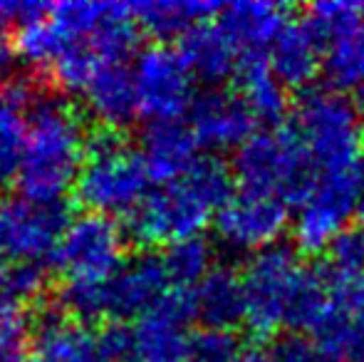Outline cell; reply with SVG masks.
<instances>
[{"mask_svg":"<svg viewBox=\"0 0 364 362\" xmlns=\"http://www.w3.org/2000/svg\"><path fill=\"white\" fill-rule=\"evenodd\" d=\"M25 154L20 169L23 193L38 201H63L77 183L90 134L68 100L48 92L30 95L25 105Z\"/></svg>","mask_w":364,"mask_h":362,"instance_id":"cell-1","label":"cell"},{"mask_svg":"<svg viewBox=\"0 0 364 362\" xmlns=\"http://www.w3.org/2000/svg\"><path fill=\"white\" fill-rule=\"evenodd\" d=\"M245 320L255 335H275L280 328L310 330L325 303L320 271H310L283 246L255 253L243 271Z\"/></svg>","mask_w":364,"mask_h":362,"instance_id":"cell-2","label":"cell"},{"mask_svg":"<svg viewBox=\"0 0 364 362\" xmlns=\"http://www.w3.org/2000/svg\"><path fill=\"white\" fill-rule=\"evenodd\" d=\"M230 196V171L218 159H201L183 179L151 188L127 221V233L141 246H173L196 238Z\"/></svg>","mask_w":364,"mask_h":362,"instance_id":"cell-3","label":"cell"},{"mask_svg":"<svg viewBox=\"0 0 364 362\" xmlns=\"http://www.w3.org/2000/svg\"><path fill=\"white\" fill-rule=\"evenodd\" d=\"M144 159L114 129H97L87 142V156L75 183V196L90 213L132 216L151 193Z\"/></svg>","mask_w":364,"mask_h":362,"instance_id":"cell-4","label":"cell"},{"mask_svg":"<svg viewBox=\"0 0 364 362\" xmlns=\"http://www.w3.org/2000/svg\"><path fill=\"white\" fill-rule=\"evenodd\" d=\"M292 132L317 174L364 166V124L355 100L337 90H310L292 117Z\"/></svg>","mask_w":364,"mask_h":362,"instance_id":"cell-5","label":"cell"},{"mask_svg":"<svg viewBox=\"0 0 364 362\" xmlns=\"http://www.w3.org/2000/svg\"><path fill=\"white\" fill-rule=\"evenodd\" d=\"M235 179L248 191L273 193L300 206L315 186V166L292 129H265L238 149Z\"/></svg>","mask_w":364,"mask_h":362,"instance_id":"cell-6","label":"cell"},{"mask_svg":"<svg viewBox=\"0 0 364 362\" xmlns=\"http://www.w3.org/2000/svg\"><path fill=\"white\" fill-rule=\"evenodd\" d=\"M364 201V166L315 176L310 196L297 206L292 236L305 253H322L345 233Z\"/></svg>","mask_w":364,"mask_h":362,"instance_id":"cell-7","label":"cell"},{"mask_svg":"<svg viewBox=\"0 0 364 362\" xmlns=\"http://www.w3.org/2000/svg\"><path fill=\"white\" fill-rule=\"evenodd\" d=\"M70 216L65 201H38L25 193L0 196V258L20 263H40L58 251Z\"/></svg>","mask_w":364,"mask_h":362,"instance_id":"cell-8","label":"cell"},{"mask_svg":"<svg viewBox=\"0 0 364 362\" xmlns=\"http://www.w3.org/2000/svg\"><path fill=\"white\" fill-rule=\"evenodd\" d=\"M50 15L68 40L85 45L105 65H124L139 43V23L129 3H55Z\"/></svg>","mask_w":364,"mask_h":362,"instance_id":"cell-9","label":"cell"},{"mask_svg":"<svg viewBox=\"0 0 364 362\" xmlns=\"http://www.w3.org/2000/svg\"><path fill=\"white\" fill-rule=\"evenodd\" d=\"M127 236L122 226L102 213H82L70 221L55 263L68 283H107L124 266Z\"/></svg>","mask_w":364,"mask_h":362,"instance_id":"cell-10","label":"cell"},{"mask_svg":"<svg viewBox=\"0 0 364 362\" xmlns=\"http://www.w3.org/2000/svg\"><path fill=\"white\" fill-rule=\"evenodd\" d=\"M325 303L310 333L332 362H364V271L320 268Z\"/></svg>","mask_w":364,"mask_h":362,"instance_id":"cell-11","label":"cell"},{"mask_svg":"<svg viewBox=\"0 0 364 362\" xmlns=\"http://www.w3.org/2000/svg\"><path fill=\"white\" fill-rule=\"evenodd\" d=\"M139 115L149 122H178L193 107V75L181 53L166 45H151L134 58L132 68Z\"/></svg>","mask_w":364,"mask_h":362,"instance_id":"cell-12","label":"cell"},{"mask_svg":"<svg viewBox=\"0 0 364 362\" xmlns=\"http://www.w3.org/2000/svg\"><path fill=\"white\" fill-rule=\"evenodd\" d=\"M216 233L225 248L238 253H263L275 246L288 228V201L273 193L240 188L216 213Z\"/></svg>","mask_w":364,"mask_h":362,"instance_id":"cell-13","label":"cell"},{"mask_svg":"<svg viewBox=\"0 0 364 362\" xmlns=\"http://www.w3.org/2000/svg\"><path fill=\"white\" fill-rule=\"evenodd\" d=\"M193 303L188 290H173L161 305L134 323L132 358L136 362H186L191 348Z\"/></svg>","mask_w":364,"mask_h":362,"instance_id":"cell-14","label":"cell"},{"mask_svg":"<svg viewBox=\"0 0 364 362\" xmlns=\"http://www.w3.org/2000/svg\"><path fill=\"white\" fill-rule=\"evenodd\" d=\"M168 288H171V280H168L164 258H127L124 266L107 280V318H144L171 295Z\"/></svg>","mask_w":364,"mask_h":362,"instance_id":"cell-15","label":"cell"},{"mask_svg":"<svg viewBox=\"0 0 364 362\" xmlns=\"http://www.w3.org/2000/svg\"><path fill=\"white\" fill-rule=\"evenodd\" d=\"M255 119L243 97L223 90L201 95L191 107V132L206 149H240L253 137Z\"/></svg>","mask_w":364,"mask_h":362,"instance_id":"cell-16","label":"cell"},{"mask_svg":"<svg viewBox=\"0 0 364 362\" xmlns=\"http://www.w3.org/2000/svg\"><path fill=\"white\" fill-rule=\"evenodd\" d=\"M216 20L233 40L240 58H263L265 50L273 48L290 25L288 5L270 0H240L223 5Z\"/></svg>","mask_w":364,"mask_h":362,"instance_id":"cell-17","label":"cell"},{"mask_svg":"<svg viewBox=\"0 0 364 362\" xmlns=\"http://www.w3.org/2000/svg\"><path fill=\"white\" fill-rule=\"evenodd\" d=\"M33 362H112L105 335L70 315H45L33 335Z\"/></svg>","mask_w":364,"mask_h":362,"instance_id":"cell-18","label":"cell"},{"mask_svg":"<svg viewBox=\"0 0 364 362\" xmlns=\"http://www.w3.org/2000/svg\"><path fill=\"white\" fill-rule=\"evenodd\" d=\"M198 142L191 127L181 122H154L141 137V159H144L154 183H173L198 164Z\"/></svg>","mask_w":364,"mask_h":362,"instance_id":"cell-19","label":"cell"},{"mask_svg":"<svg viewBox=\"0 0 364 362\" xmlns=\"http://www.w3.org/2000/svg\"><path fill=\"white\" fill-rule=\"evenodd\" d=\"M85 107L102 124V129L119 132L139 115L134 78L124 65H102L80 92Z\"/></svg>","mask_w":364,"mask_h":362,"instance_id":"cell-20","label":"cell"},{"mask_svg":"<svg viewBox=\"0 0 364 362\" xmlns=\"http://www.w3.org/2000/svg\"><path fill=\"white\" fill-rule=\"evenodd\" d=\"M178 53H181L183 63L191 70L193 78L208 85L225 82L238 73L240 65L238 48L218 23H203L198 28L188 30L181 38Z\"/></svg>","mask_w":364,"mask_h":362,"instance_id":"cell-21","label":"cell"},{"mask_svg":"<svg viewBox=\"0 0 364 362\" xmlns=\"http://www.w3.org/2000/svg\"><path fill=\"white\" fill-rule=\"evenodd\" d=\"M268 63L285 87H305L325 65V43L312 33L305 20L290 23L270 48Z\"/></svg>","mask_w":364,"mask_h":362,"instance_id":"cell-22","label":"cell"},{"mask_svg":"<svg viewBox=\"0 0 364 362\" xmlns=\"http://www.w3.org/2000/svg\"><path fill=\"white\" fill-rule=\"evenodd\" d=\"M193 315L208 330H230L245 320L243 278L230 268H213L191 290Z\"/></svg>","mask_w":364,"mask_h":362,"instance_id":"cell-23","label":"cell"},{"mask_svg":"<svg viewBox=\"0 0 364 362\" xmlns=\"http://www.w3.org/2000/svg\"><path fill=\"white\" fill-rule=\"evenodd\" d=\"M238 85L245 107L253 115L255 124H278L288 112L285 85L275 78L273 68L265 58H240Z\"/></svg>","mask_w":364,"mask_h":362,"instance_id":"cell-24","label":"cell"},{"mask_svg":"<svg viewBox=\"0 0 364 362\" xmlns=\"http://www.w3.org/2000/svg\"><path fill=\"white\" fill-rule=\"evenodd\" d=\"M134 18L141 30L159 40L183 38L188 30L206 23L220 13L223 5L208 0H156V3H134Z\"/></svg>","mask_w":364,"mask_h":362,"instance_id":"cell-25","label":"cell"},{"mask_svg":"<svg viewBox=\"0 0 364 362\" xmlns=\"http://www.w3.org/2000/svg\"><path fill=\"white\" fill-rule=\"evenodd\" d=\"M28 92L15 90L8 100L0 102V193L13 181H20L25 154V105H28Z\"/></svg>","mask_w":364,"mask_h":362,"instance_id":"cell-26","label":"cell"},{"mask_svg":"<svg viewBox=\"0 0 364 362\" xmlns=\"http://www.w3.org/2000/svg\"><path fill=\"white\" fill-rule=\"evenodd\" d=\"M322 70L337 90L357 92L364 87V20L355 30L325 45Z\"/></svg>","mask_w":364,"mask_h":362,"instance_id":"cell-27","label":"cell"},{"mask_svg":"<svg viewBox=\"0 0 364 362\" xmlns=\"http://www.w3.org/2000/svg\"><path fill=\"white\" fill-rule=\"evenodd\" d=\"M168 280L176 290L196 288L208 273L213 271V248L203 236L186 238L166 248L164 253Z\"/></svg>","mask_w":364,"mask_h":362,"instance_id":"cell-28","label":"cell"},{"mask_svg":"<svg viewBox=\"0 0 364 362\" xmlns=\"http://www.w3.org/2000/svg\"><path fill=\"white\" fill-rule=\"evenodd\" d=\"M362 20L364 3H355V0H322V3H315L307 8L305 23L327 45L332 40L347 35L350 30H355Z\"/></svg>","mask_w":364,"mask_h":362,"instance_id":"cell-29","label":"cell"},{"mask_svg":"<svg viewBox=\"0 0 364 362\" xmlns=\"http://www.w3.org/2000/svg\"><path fill=\"white\" fill-rule=\"evenodd\" d=\"M33 335L25 305L0 298V362H33Z\"/></svg>","mask_w":364,"mask_h":362,"instance_id":"cell-30","label":"cell"},{"mask_svg":"<svg viewBox=\"0 0 364 362\" xmlns=\"http://www.w3.org/2000/svg\"><path fill=\"white\" fill-rule=\"evenodd\" d=\"M50 8V3H35V0H0V68L10 63V58L15 53V40L10 35V23L18 20L20 25L30 23V20L45 15Z\"/></svg>","mask_w":364,"mask_h":362,"instance_id":"cell-31","label":"cell"},{"mask_svg":"<svg viewBox=\"0 0 364 362\" xmlns=\"http://www.w3.org/2000/svg\"><path fill=\"white\" fill-rule=\"evenodd\" d=\"M240 355V345L230 330L203 328L191 338L186 362H233Z\"/></svg>","mask_w":364,"mask_h":362,"instance_id":"cell-32","label":"cell"},{"mask_svg":"<svg viewBox=\"0 0 364 362\" xmlns=\"http://www.w3.org/2000/svg\"><path fill=\"white\" fill-rule=\"evenodd\" d=\"M48 285V275L40 263H20V266L10 268L5 275L3 285V298L13 300V303H30V300L40 298Z\"/></svg>","mask_w":364,"mask_h":362,"instance_id":"cell-33","label":"cell"},{"mask_svg":"<svg viewBox=\"0 0 364 362\" xmlns=\"http://www.w3.org/2000/svg\"><path fill=\"white\" fill-rule=\"evenodd\" d=\"M325 268L340 273L364 271V236L362 231H345L330 248H327Z\"/></svg>","mask_w":364,"mask_h":362,"instance_id":"cell-34","label":"cell"},{"mask_svg":"<svg viewBox=\"0 0 364 362\" xmlns=\"http://www.w3.org/2000/svg\"><path fill=\"white\" fill-rule=\"evenodd\" d=\"M270 362H332L312 338L285 335L270 350Z\"/></svg>","mask_w":364,"mask_h":362,"instance_id":"cell-35","label":"cell"},{"mask_svg":"<svg viewBox=\"0 0 364 362\" xmlns=\"http://www.w3.org/2000/svg\"><path fill=\"white\" fill-rule=\"evenodd\" d=\"M233 362H270V353H263L258 348H245Z\"/></svg>","mask_w":364,"mask_h":362,"instance_id":"cell-36","label":"cell"},{"mask_svg":"<svg viewBox=\"0 0 364 362\" xmlns=\"http://www.w3.org/2000/svg\"><path fill=\"white\" fill-rule=\"evenodd\" d=\"M355 105H357V110L364 115V87L355 92Z\"/></svg>","mask_w":364,"mask_h":362,"instance_id":"cell-37","label":"cell"},{"mask_svg":"<svg viewBox=\"0 0 364 362\" xmlns=\"http://www.w3.org/2000/svg\"><path fill=\"white\" fill-rule=\"evenodd\" d=\"M357 221H360V231H362V236H364V201H362L360 211H357Z\"/></svg>","mask_w":364,"mask_h":362,"instance_id":"cell-38","label":"cell"}]
</instances>
